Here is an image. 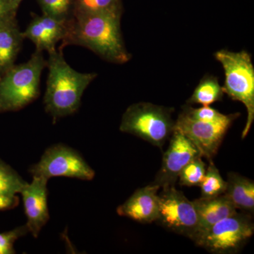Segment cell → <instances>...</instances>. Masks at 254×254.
<instances>
[{"instance_id":"6da1fadb","label":"cell","mask_w":254,"mask_h":254,"mask_svg":"<svg viewBox=\"0 0 254 254\" xmlns=\"http://www.w3.org/2000/svg\"><path fill=\"white\" fill-rule=\"evenodd\" d=\"M122 16L93 14L72 17L68 21L61 48L75 45L91 50L103 60L115 64L129 61L122 36Z\"/></svg>"},{"instance_id":"7a4b0ae2","label":"cell","mask_w":254,"mask_h":254,"mask_svg":"<svg viewBox=\"0 0 254 254\" xmlns=\"http://www.w3.org/2000/svg\"><path fill=\"white\" fill-rule=\"evenodd\" d=\"M47 66L49 73L44 96L46 111L55 120L73 115L81 105L83 93L98 74L73 69L64 58L63 48L49 53Z\"/></svg>"},{"instance_id":"3957f363","label":"cell","mask_w":254,"mask_h":254,"mask_svg":"<svg viewBox=\"0 0 254 254\" xmlns=\"http://www.w3.org/2000/svg\"><path fill=\"white\" fill-rule=\"evenodd\" d=\"M46 66L43 52L36 50L26 63L14 65L0 76V113L18 111L37 99Z\"/></svg>"},{"instance_id":"277c9868","label":"cell","mask_w":254,"mask_h":254,"mask_svg":"<svg viewBox=\"0 0 254 254\" xmlns=\"http://www.w3.org/2000/svg\"><path fill=\"white\" fill-rule=\"evenodd\" d=\"M215 58L225 71L224 93L232 100L243 103L247 108V123L242 135L245 138L254 120V67L252 58L246 51L234 53L227 50L216 52Z\"/></svg>"},{"instance_id":"5b68a950","label":"cell","mask_w":254,"mask_h":254,"mask_svg":"<svg viewBox=\"0 0 254 254\" xmlns=\"http://www.w3.org/2000/svg\"><path fill=\"white\" fill-rule=\"evenodd\" d=\"M173 108L150 103L130 105L123 114L120 130L162 148L175 129Z\"/></svg>"},{"instance_id":"8992f818","label":"cell","mask_w":254,"mask_h":254,"mask_svg":"<svg viewBox=\"0 0 254 254\" xmlns=\"http://www.w3.org/2000/svg\"><path fill=\"white\" fill-rule=\"evenodd\" d=\"M254 224L250 215L236 213L220 220L194 241L210 253L235 254L253 236Z\"/></svg>"},{"instance_id":"52a82bcc","label":"cell","mask_w":254,"mask_h":254,"mask_svg":"<svg viewBox=\"0 0 254 254\" xmlns=\"http://www.w3.org/2000/svg\"><path fill=\"white\" fill-rule=\"evenodd\" d=\"M29 171L33 177H43L48 180L64 177L91 181L95 175L93 169L78 151L63 144L49 147Z\"/></svg>"},{"instance_id":"ba28073f","label":"cell","mask_w":254,"mask_h":254,"mask_svg":"<svg viewBox=\"0 0 254 254\" xmlns=\"http://www.w3.org/2000/svg\"><path fill=\"white\" fill-rule=\"evenodd\" d=\"M156 222L167 230L194 241L198 232V218L193 202L175 186L162 189L158 194Z\"/></svg>"},{"instance_id":"9c48e42d","label":"cell","mask_w":254,"mask_h":254,"mask_svg":"<svg viewBox=\"0 0 254 254\" xmlns=\"http://www.w3.org/2000/svg\"><path fill=\"white\" fill-rule=\"evenodd\" d=\"M240 115H228L225 120L218 123H205L193 120L182 111L175 122V129L185 135L198 148L202 157L210 161L218 153L227 131Z\"/></svg>"},{"instance_id":"30bf717a","label":"cell","mask_w":254,"mask_h":254,"mask_svg":"<svg viewBox=\"0 0 254 254\" xmlns=\"http://www.w3.org/2000/svg\"><path fill=\"white\" fill-rule=\"evenodd\" d=\"M170 138L161 167L152 183L160 189L175 186L179 175L187 164L196 157H202L195 145L178 130L174 129Z\"/></svg>"},{"instance_id":"8fae6325","label":"cell","mask_w":254,"mask_h":254,"mask_svg":"<svg viewBox=\"0 0 254 254\" xmlns=\"http://www.w3.org/2000/svg\"><path fill=\"white\" fill-rule=\"evenodd\" d=\"M48 182L43 177H33L31 182H27L20 192L27 218L26 225L28 232L35 238L38 237L50 219Z\"/></svg>"},{"instance_id":"7c38bea8","label":"cell","mask_w":254,"mask_h":254,"mask_svg":"<svg viewBox=\"0 0 254 254\" xmlns=\"http://www.w3.org/2000/svg\"><path fill=\"white\" fill-rule=\"evenodd\" d=\"M158 185L150 184L138 189L117 209L120 216L126 217L142 224L156 222L158 217Z\"/></svg>"},{"instance_id":"4fadbf2b","label":"cell","mask_w":254,"mask_h":254,"mask_svg":"<svg viewBox=\"0 0 254 254\" xmlns=\"http://www.w3.org/2000/svg\"><path fill=\"white\" fill-rule=\"evenodd\" d=\"M68 21H60L43 14L35 15L26 31L22 32L23 38L31 40L36 50L47 51L49 54L57 50L58 42L63 41Z\"/></svg>"},{"instance_id":"5bb4252c","label":"cell","mask_w":254,"mask_h":254,"mask_svg":"<svg viewBox=\"0 0 254 254\" xmlns=\"http://www.w3.org/2000/svg\"><path fill=\"white\" fill-rule=\"evenodd\" d=\"M192 202L198 218V232L195 240L217 222L237 213L236 208L225 194L213 198L200 197Z\"/></svg>"},{"instance_id":"9a60e30c","label":"cell","mask_w":254,"mask_h":254,"mask_svg":"<svg viewBox=\"0 0 254 254\" xmlns=\"http://www.w3.org/2000/svg\"><path fill=\"white\" fill-rule=\"evenodd\" d=\"M23 39L16 16L0 21V76L14 66Z\"/></svg>"},{"instance_id":"2e32d148","label":"cell","mask_w":254,"mask_h":254,"mask_svg":"<svg viewBox=\"0 0 254 254\" xmlns=\"http://www.w3.org/2000/svg\"><path fill=\"white\" fill-rule=\"evenodd\" d=\"M227 187L224 194L236 209L253 213L254 210V182L239 174L227 175Z\"/></svg>"},{"instance_id":"e0dca14e","label":"cell","mask_w":254,"mask_h":254,"mask_svg":"<svg viewBox=\"0 0 254 254\" xmlns=\"http://www.w3.org/2000/svg\"><path fill=\"white\" fill-rule=\"evenodd\" d=\"M122 0H73L72 17L93 14H113L122 16Z\"/></svg>"},{"instance_id":"ac0fdd59","label":"cell","mask_w":254,"mask_h":254,"mask_svg":"<svg viewBox=\"0 0 254 254\" xmlns=\"http://www.w3.org/2000/svg\"><path fill=\"white\" fill-rule=\"evenodd\" d=\"M224 93L223 88L219 83L218 78L206 75L200 80L187 103L188 105L199 104L203 106L210 105L221 101Z\"/></svg>"},{"instance_id":"d6986e66","label":"cell","mask_w":254,"mask_h":254,"mask_svg":"<svg viewBox=\"0 0 254 254\" xmlns=\"http://www.w3.org/2000/svg\"><path fill=\"white\" fill-rule=\"evenodd\" d=\"M202 198H213L224 194L226 190L227 182L223 180L218 169L212 160L206 167L205 176L200 184Z\"/></svg>"},{"instance_id":"ffe728a7","label":"cell","mask_w":254,"mask_h":254,"mask_svg":"<svg viewBox=\"0 0 254 254\" xmlns=\"http://www.w3.org/2000/svg\"><path fill=\"white\" fill-rule=\"evenodd\" d=\"M26 183L17 172L0 159V193L17 195Z\"/></svg>"},{"instance_id":"44dd1931","label":"cell","mask_w":254,"mask_h":254,"mask_svg":"<svg viewBox=\"0 0 254 254\" xmlns=\"http://www.w3.org/2000/svg\"><path fill=\"white\" fill-rule=\"evenodd\" d=\"M198 156L190 162L179 175V183L181 186L199 187L205 176L206 165Z\"/></svg>"},{"instance_id":"7402d4cb","label":"cell","mask_w":254,"mask_h":254,"mask_svg":"<svg viewBox=\"0 0 254 254\" xmlns=\"http://www.w3.org/2000/svg\"><path fill=\"white\" fill-rule=\"evenodd\" d=\"M43 14L60 21L72 18L73 0H38Z\"/></svg>"},{"instance_id":"603a6c76","label":"cell","mask_w":254,"mask_h":254,"mask_svg":"<svg viewBox=\"0 0 254 254\" xmlns=\"http://www.w3.org/2000/svg\"><path fill=\"white\" fill-rule=\"evenodd\" d=\"M182 111L193 120L205 123H218L225 120L228 117V115L220 113L218 110L210 107V105L199 108H193L187 105L184 107Z\"/></svg>"},{"instance_id":"cb8c5ba5","label":"cell","mask_w":254,"mask_h":254,"mask_svg":"<svg viewBox=\"0 0 254 254\" xmlns=\"http://www.w3.org/2000/svg\"><path fill=\"white\" fill-rule=\"evenodd\" d=\"M28 233L26 225L16 227L13 230L0 232V254H14V244L18 240Z\"/></svg>"},{"instance_id":"d4e9b609","label":"cell","mask_w":254,"mask_h":254,"mask_svg":"<svg viewBox=\"0 0 254 254\" xmlns=\"http://www.w3.org/2000/svg\"><path fill=\"white\" fill-rule=\"evenodd\" d=\"M19 203L17 195L0 193V212L16 208Z\"/></svg>"},{"instance_id":"484cf974","label":"cell","mask_w":254,"mask_h":254,"mask_svg":"<svg viewBox=\"0 0 254 254\" xmlns=\"http://www.w3.org/2000/svg\"><path fill=\"white\" fill-rule=\"evenodd\" d=\"M16 14L10 8L8 0H0V21L16 16Z\"/></svg>"},{"instance_id":"4316f807","label":"cell","mask_w":254,"mask_h":254,"mask_svg":"<svg viewBox=\"0 0 254 254\" xmlns=\"http://www.w3.org/2000/svg\"><path fill=\"white\" fill-rule=\"evenodd\" d=\"M21 1H22V0H8L10 8H11V9L14 12L16 13V11H17L18 6H19L20 4H21Z\"/></svg>"}]
</instances>
